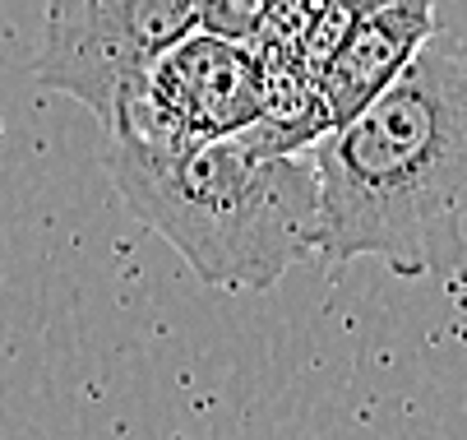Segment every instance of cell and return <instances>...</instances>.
<instances>
[{"instance_id":"1","label":"cell","mask_w":467,"mask_h":440,"mask_svg":"<svg viewBox=\"0 0 467 440\" xmlns=\"http://www.w3.org/2000/svg\"><path fill=\"white\" fill-rule=\"evenodd\" d=\"M319 256L449 278L467 260V37L435 28L370 107L315 144Z\"/></svg>"},{"instance_id":"4","label":"cell","mask_w":467,"mask_h":440,"mask_svg":"<svg viewBox=\"0 0 467 440\" xmlns=\"http://www.w3.org/2000/svg\"><path fill=\"white\" fill-rule=\"evenodd\" d=\"M264 111V60L236 33L199 24L130 89L107 120L111 140H218Z\"/></svg>"},{"instance_id":"3","label":"cell","mask_w":467,"mask_h":440,"mask_svg":"<svg viewBox=\"0 0 467 440\" xmlns=\"http://www.w3.org/2000/svg\"><path fill=\"white\" fill-rule=\"evenodd\" d=\"M194 28L199 0H51L33 79L84 102L107 125L158 56Z\"/></svg>"},{"instance_id":"6","label":"cell","mask_w":467,"mask_h":440,"mask_svg":"<svg viewBox=\"0 0 467 440\" xmlns=\"http://www.w3.org/2000/svg\"><path fill=\"white\" fill-rule=\"evenodd\" d=\"M264 5H269V0H199V24L245 37L254 28V19L264 15Z\"/></svg>"},{"instance_id":"2","label":"cell","mask_w":467,"mask_h":440,"mask_svg":"<svg viewBox=\"0 0 467 440\" xmlns=\"http://www.w3.org/2000/svg\"><path fill=\"white\" fill-rule=\"evenodd\" d=\"M120 200L194 278L218 292H269L319 256L315 158L278 153L250 125L218 140H111Z\"/></svg>"},{"instance_id":"5","label":"cell","mask_w":467,"mask_h":440,"mask_svg":"<svg viewBox=\"0 0 467 440\" xmlns=\"http://www.w3.org/2000/svg\"><path fill=\"white\" fill-rule=\"evenodd\" d=\"M431 33L435 0H375L319 70V102L328 125H343L361 107H370L412 66V56L431 42Z\"/></svg>"}]
</instances>
